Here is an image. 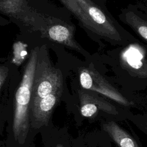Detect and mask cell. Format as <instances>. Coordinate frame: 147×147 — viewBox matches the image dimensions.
Here are the masks:
<instances>
[{
    "label": "cell",
    "instance_id": "cell-3",
    "mask_svg": "<svg viewBox=\"0 0 147 147\" xmlns=\"http://www.w3.org/2000/svg\"><path fill=\"white\" fill-rule=\"evenodd\" d=\"M63 87V76L59 69L51 64L46 45L38 50L30 103Z\"/></svg>",
    "mask_w": 147,
    "mask_h": 147
},
{
    "label": "cell",
    "instance_id": "cell-2",
    "mask_svg": "<svg viewBox=\"0 0 147 147\" xmlns=\"http://www.w3.org/2000/svg\"><path fill=\"white\" fill-rule=\"evenodd\" d=\"M37 54L36 49L32 50L15 95L12 130L16 141L21 144L25 142L29 130L30 106Z\"/></svg>",
    "mask_w": 147,
    "mask_h": 147
},
{
    "label": "cell",
    "instance_id": "cell-1",
    "mask_svg": "<svg viewBox=\"0 0 147 147\" xmlns=\"http://www.w3.org/2000/svg\"><path fill=\"white\" fill-rule=\"evenodd\" d=\"M75 16L82 24L94 33L113 44H124L131 39L110 14L91 0H74Z\"/></svg>",
    "mask_w": 147,
    "mask_h": 147
},
{
    "label": "cell",
    "instance_id": "cell-7",
    "mask_svg": "<svg viewBox=\"0 0 147 147\" xmlns=\"http://www.w3.org/2000/svg\"><path fill=\"white\" fill-rule=\"evenodd\" d=\"M46 32L48 37L52 40L80 51V47L74 38L71 27L61 24H53L47 28Z\"/></svg>",
    "mask_w": 147,
    "mask_h": 147
},
{
    "label": "cell",
    "instance_id": "cell-12",
    "mask_svg": "<svg viewBox=\"0 0 147 147\" xmlns=\"http://www.w3.org/2000/svg\"><path fill=\"white\" fill-rule=\"evenodd\" d=\"M56 147H63V146L62 145H61V144H57Z\"/></svg>",
    "mask_w": 147,
    "mask_h": 147
},
{
    "label": "cell",
    "instance_id": "cell-8",
    "mask_svg": "<svg viewBox=\"0 0 147 147\" xmlns=\"http://www.w3.org/2000/svg\"><path fill=\"white\" fill-rule=\"evenodd\" d=\"M103 129L119 147H138L133 138L114 122L105 123Z\"/></svg>",
    "mask_w": 147,
    "mask_h": 147
},
{
    "label": "cell",
    "instance_id": "cell-6",
    "mask_svg": "<svg viewBox=\"0 0 147 147\" xmlns=\"http://www.w3.org/2000/svg\"><path fill=\"white\" fill-rule=\"evenodd\" d=\"M96 92L87 90H79L78 91L79 98L80 103V113L84 117H91L95 115L99 110L107 113L114 114L111 105L106 102L103 98L99 96Z\"/></svg>",
    "mask_w": 147,
    "mask_h": 147
},
{
    "label": "cell",
    "instance_id": "cell-4",
    "mask_svg": "<svg viewBox=\"0 0 147 147\" xmlns=\"http://www.w3.org/2000/svg\"><path fill=\"white\" fill-rule=\"evenodd\" d=\"M79 78L83 89L102 94L121 105H130L125 97L94 68H80L79 70Z\"/></svg>",
    "mask_w": 147,
    "mask_h": 147
},
{
    "label": "cell",
    "instance_id": "cell-9",
    "mask_svg": "<svg viewBox=\"0 0 147 147\" xmlns=\"http://www.w3.org/2000/svg\"><path fill=\"white\" fill-rule=\"evenodd\" d=\"M121 16L120 17L122 21L128 25L147 43V21L133 11L125 10Z\"/></svg>",
    "mask_w": 147,
    "mask_h": 147
},
{
    "label": "cell",
    "instance_id": "cell-11",
    "mask_svg": "<svg viewBox=\"0 0 147 147\" xmlns=\"http://www.w3.org/2000/svg\"><path fill=\"white\" fill-rule=\"evenodd\" d=\"M7 69L5 67H0V90L3 84L7 75Z\"/></svg>",
    "mask_w": 147,
    "mask_h": 147
},
{
    "label": "cell",
    "instance_id": "cell-10",
    "mask_svg": "<svg viewBox=\"0 0 147 147\" xmlns=\"http://www.w3.org/2000/svg\"><path fill=\"white\" fill-rule=\"evenodd\" d=\"M140 55L136 56L134 55L125 54L122 55V61L126 67V68L131 71H134L135 73L138 74L139 71V75L142 76L147 75V60H145L142 56L140 57Z\"/></svg>",
    "mask_w": 147,
    "mask_h": 147
},
{
    "label": "cell",
    "instance_id": "cell-5",
    "mask_svg": "<svg viewBox=\"0 0 147 147\" xmlns=\"http://www.w3.org/2000/svg\"><path fill=\"white\" fill-rule=\"evenodd\" d=\"M62 92L63 87L59 88L46 96L30 103L31 125L33 127L37 129L48 125Z\"/></svg>",
    "mask_w": 147,
    "mask_h": 147
}]
</instances>
